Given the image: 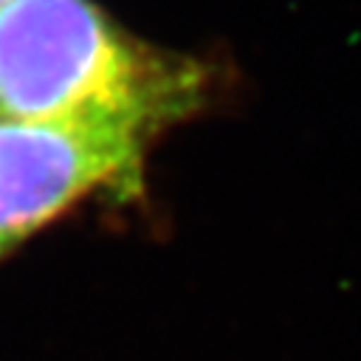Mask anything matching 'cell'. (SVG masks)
<instances>
[{
    "label": "cell",
    "mask_w": 361,
    "mask_h": 361,
    "mask_svg": "<svg viewBox=\"0 0 361 361\" xmlns=\"http://www.w3.org/2000/svg\"><path fill=\"white\" fill-rule=\"evenodd\" d=\"M144 138L121 124L0 116V251L93 192L133 186Z\"/></svg>",
    "instance_id": "obj_2"
},
{
    "label": "cell",
    "mask_w": 361,
    "mask_h": 361,
    "mask_svg": "<svg viewBox=\"0 0 361 361\" xmlns=\"http://www.w3.org/2000/svg\"><path fill=\"white\" fill-rule=\"evenodd\" d=\"M3 3H6V0H0V6H3Z\"/></svg>",
    "instance_id": "obj_3"
},
{
    "label": "cell",
    "mask_w": 361,
    "mask_h": 361,
    "mask_svg": "<svg viewBox=\"0 0 361 361\" xmlns=\"http://www.w3.org/2000/svg\"><path fill=\"white\" fill-rule=\"evenodd\" d=\"M200 71L135 42L90 0L0 6V116L102 121L144 135L195 107Z\"/></svg>",
    "instance_id": "obj_1"
}]
</instances>
